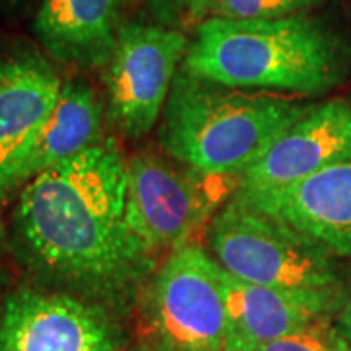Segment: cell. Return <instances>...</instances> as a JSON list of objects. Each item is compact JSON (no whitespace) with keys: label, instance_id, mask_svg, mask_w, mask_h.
Instances as JSON below:
<instances>
[{"label":"cell","instance_id":"obj_1","mask_svg":"<svg viewBox=\"0 0 351 351\" xmlns=\"http://www.w3.org/2000/svg\"><path fill=\"white\" fill-rule=\"evenodd\" d=\"M125 186V160L110 138L25 182L12 223L27 265L101 304L127 299L156 258L127 225Z\"/></svg>","mask_w":351,"mask_h":351},{"label":"cell","instance_id":"obj_2","mask_svg":"<svg viewBox=\"0 0 351 351\" xmlns=\"http://www.w3.org/2000/svg\"><path fill=\"white\" fill-rule=\"evenodd\" d=\"M182 69L228 88L322 94L343 75L338 39L299 14L277 20L207 18L189 41Z\"/></svg>","mask_w":351,"mask_h":351},{"label":"cell","instance_id":"obj_3","mask_svg":"<svg viewBox=\"0 0 351 351\" xmlns=\"http://www.w3.org/2000/svg\"><path fill=\"white\" fill-rule=\"evenodd\" d=\"M308 108L287 98L244 94L180 66L158 141L172 160L191 170L240 178Z\"/></svg>","mask_w":351,"mask_h":351},{"label":"cell","instance_id":"obj_4","mask_svg":"<svg viewBox=\"0 0 351 351\" xmlns=\"http://www.w3.org/2000/svg\"><path fill=\"white\" fill-rule=\"evenodd\" d=\"M207 246L225 274L246 283L297 291L343 289L338 256L234 195L211 217Z\"/></svg>","mask_w":351,"mask_h":351},{"label":"cell","instance_id":"obj_5","mask_svg":"<svg viewBox=\"0 0 351 351\" xmlns=\"http://www.w3.org/2000/svg\"><path fill=\"white\" fill-rule=\"evenodd\" d=\"M147 318L160 351H225L223 269L195 244L170 252L147 289Z\"/></svg>","mask_w":351,"mask_h":351},{"label":"cell","instance_id":"obj_6","mask_svg":"<svg viewBox=\"0 0 351 351\" xmlns=\"http://www.w3.org/2000/svg\"><path fill=\"white\" fill-rule=\"evenodd\" d=\"M125 215L135 239L154 258L189 244L213 211L219 176L201 174L162 156L138 152L125 162Z\"/></svg>","mask_w":351,"mask_h":351},{"label":"cell","instance_id":"obj_7","mask_svg":"<svg viewBox=\"0 0 351 351\" xmlns=\"http://www.w3.org/2000/svg\"><path fill=\"white\" fill-rule=\"evenodd\" d=\"M188 47L182 29L138 22L119 25L106 64V88L110 119L121 135L143 138L154 129Z\"/></svg>","mask_w":351,"mask_h":351},{"label":"cell","instance_id":"obj_8","mask_svg":"<svg viewBox=\"0 0 351 351\" xmlns=\"http://www.w3.org/2000/svg\"><path fill=\"white\" fill-rule=\"evenodd\" d=\"M123 332L98 301L22 287L0 306V351H125Z\"/></svg>","mask_w":351,"mask_h":351},{"label":"cell","instance_id":"obj_9","mask_svg":"<svg viewBox=\"0 0 351 351\" xmlns=\"http://www.w3.org/2000/svg\"><path fill=\"white\" fill-rule=\"evenodd\" d=\"M226 301L225 351H260L263 346L328 322L346 302L343 289L297 291L246 283L223 271Z\"/></svg>","mask_w":351,"mask_h":351},{"label":"cell","instance_id":"obj_10","mask_svg":"<svg viewBox=\"0 0 351 351\" xmlns=\"http://www.w3.org/2000/svg\"><path fill=\"white\" fill-rule=\"evenodd\" d=\"M63 84L39 53L0 55V201L20 188L22 168Z\"/></svg>","mask_w":351,"mask_h":351},{"label":"cell","instance_id":"obj_11","mask_svg":"<svg viewBox=\"0 0 351 351\" xmlns=\"http://www.w3.org/2000/svg\"><path fill=\"white\" fill-rule=\"evenodd\" d=\"M348 160H351V100L336 98L311 106L240 176L237 188H281Z\"/></svg>","mask_w":351,"mask_h":351},{"label":"cell","instance_id":"obj_12","mask_svg":"<svg viewBox=\"0 0 351 351\" xmlns=\"http://www.w3.org/2000/svg\"><path fill=\"white\" fill-rule=\"evenodd\" d=\"M232 195L301 230L334 256L351 258V160L289 186L237 188Z\"/></svg>","mask_w":351,"mask_h":351},{"label":"cell","instance_id":"obj_13","mask_svg":"<svg viewBox=\"0 0 351 351\" xmlns=\"http://www.w3.org/2000/svg\"><path fill=\"white\" fill-rule=\"evenodd\" d=\"M123 0H41L34 34L55 61L106 66L119 32Z\"/></svg>","mask_w":351,"mask_h":351},{"label":"cell","instance_id":"obj_14","mask_svg":"<svg viewBox=\"0 0 351 351\" xmlns=\"http://www.w3.org/2000/svg\"><path fill=\"white\" fill-rule=\"evenodd\" d=\"M101 117L104 108L92 88L75 80L64 82L59 100L22 168L20 188L41 172L98 145L101 141Z\"/></svg>","mask_w":351,"mask_h":351},{"label":"cell","instance_id":"obj_15","mask_svg":"<svg viewBox=\"0 0 351 351\" xmlns=\"http://www.w3.org/2000/svg\"><path fill=\"white\" fill-rule=\"evenodd\" d=\"M322 0H211L209 18L225 20H277L299 16Z\"/></svg>","mask_w":351,"mask_h":351},{"label":"cell","instance_id":"obj_16","mask_svg":"<svg viewBox=\"0 0 351 351\" xmlns=\"http://www.w3.org/2000/svg\"><path fill=\"white\" fill-rule=\"evenodd\" d=\"M260 351H351V346L341 338L336 326L320 322L293 336L271 341Z\"/></svg>","mask_w":351,"mask_h":351},{"label":"cell","instance_id":"obj_17","mask_svg":"<svg viewBox=\"0 0 351 351\" xmlns=\"http://www.w3.org/2000/svg\"><path fill=\"white\" fill-rule=\"evenodd\" d=\"M211 0H149L156 24L186 32L209 18Z\"/></svg>","mask_w":351,"mask_h":351},{"label":"cell","instance_id":"obj_18","mask_svg":"<svg viewBox=\"0 0 351 351\" xmlns=\"http://www.w3.org/2000/svg\"><path fill=\"white\" fill-rule=\"evenodd\" d=\"M336 328H338V332L341 334V338L346 339L351 346V293L346 297V302H343L341 311L338 313Z\"/></svg>","mask_w":351,"mask_h":351},{"label":"cell","instance_id":"obj_19","mask_svg":"<svg viewBox=\"0 0 351 351\" xmlns=\"http://www.w3.org/2000/svg\"><path fill=\"white\" fill-rule=\"evenodd\" d=\"M127 351H160L156 346H135V348H131V350Z\"/></svg>","mask_w":351,"mask_h":351},{"label":"cell","instance_id":"obj_20","mask_svg":"<svg viewBox=\"0 0 351 351\" xmlns=\"http://www.w3.org/2000/svg\"><path fill=\"white\" fill-rule=\"evenodd\" d=\"M6 2H14V0H0V4H6Z\"/></svg>","mask_w":351,"mask_h":351},{"label":"cell","instance_id":"obj_21","mask_svg":"<svg viewBox=\"0 0 351 351\" xmlns=\"http://www.w3.org/2000/svg\"><path fill=\"white\" fill-rule=\"evenodd\" d=\"M0 240H2V226H0Z\"/></svg>","mask_w":351,"mask_h":351}]
</instances>
